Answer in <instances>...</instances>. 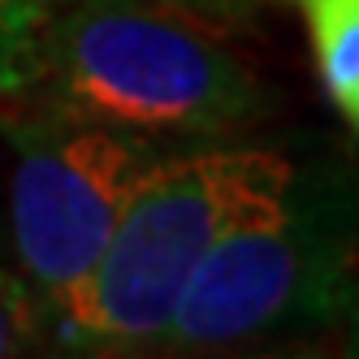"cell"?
<instances>
[{
    "label": "cell",
    "mask_w": 359,
    "mask_h": 359,
    "mask_svg": "<svg viewBox=\"0 0 359 359\" xmlns=\"http://www.w3.org/2000/svg\"><path fill=\"white\" fill-rule=\"evenodd\" d=\"M0 135L18 151L9 173L13 251L48 312L83 286L139 187L177 147L39 109H0Z\"/></svg>",
    "instance_id": "4"
},
{
    "label": "cell",
    "mask_w": 359,
    "mask_h": 359,
    "mask_svg": "<svg viewBox=\"0 0 359 359\" xmlns=\"http://www.w3.org/2000/svg\"><path fill=\"white\" fill-rule=\"evenodd\" d=\"M294 169L273 147H177L139 187L83 286L48 307V338L100 355L161 351L203 251L273 203Z\"/></svg>",
    "instance_id": "2"
},
{
    "label": "cell",
    "mask_w": 359,
    "mask_h": 359,
    "mask_svg": "<svg viewBox=\"0 0 359 359\" xmlns=\"http://www.w3.org/2000/svg\"><path fill=\"white\" fill-rule=\"evenodd\" d=\"M57 5H69V0H57ZM173 5H187V9H199V13H208L217 22H243L251 13L255 0H173Z\"/></svg>",
    "instance_id": "8"
},
{
    "label": "cell",
    "mask_w": 359,
    "mask_h": 359,
    "mask_svg": "<svg viewBox=\"0 0 359 359\" xmlns=\"http://www.w3.org/2000/svg\"><path fill=\"white\" fill-rule=\"evenodd\" d=\"M359 251V165H299L273 203L238 217L177 294L161 351H229L329 325Z\"/></svg>",
    "instance_id": "3"
},
{
    "label": "cell",
    "mask_w": 359,
    "mask_h": 359,
    "mask_svg": "<svg viewBox=\"0 0 359 359\" xmlns=\"http://www.w3.org/2000/svg\"><path fill=\"white\" fill-rule=\"evenodd\" d=\"M48 342V312L39 294L22 277L0 269V355L43 351Z\"/></svg>",
    "instance_id": "7"
},
{
    "label": "cell",
    "mask_w": 359,
    "mask_h": 359,
    "mask_svg": "<svg viewBox=\"0 0 359 359\" xmlns=\"http://www.w3.org/2000/svg\"><path fill=\"white\" fill-rule=\"evenodd\" d=\"M312 43L316 79L338 117L359 135V0H294Z\"/></svg>",
    "instance_id": "5"
},
{
    "label": "cell",
    "mask_w": 359,
    "mask_h": 359,
    "mask_svg": "<svg viewBox=\"0 0 359 359\" xmlns=\"http://www.w3.org/2000/svg\"><path fill=\"white\" fill-rule=\"evenodd\" d=\"M57 0H0V109H13L39 79L43 31Z\"/></svg>",
    "instance_id": "6"
},
{
    "label": "cell",
    "mask_w": 359,
    "mask_h": 359,
    "mask_svg": "<svg viewBox=\"0 0 359 359\" xmlns=\"http://www.w3.org/2000/svg\"><path fill=\"white\" fill-rule=\"evenodd\" d=\"M221 27L173 0H69L48 22L39 79L13 109L156 143L234 135L273 109V95Z\"/></svg>",
    "instance_id": "1"
},
{
    "label": "cell",
    "mask_w": 359,
    "mask_h": 359,
    "mask_svg": "<svg viewBox=\"0 0 359 359\" xmlns=\"http://www.w3.org/2000/svg\"><path fill=\"white\" fill-rule=\"evenodd\" d=\"M342 312H346V320H351V351H359V286H351V290H346Z\"/></svg>",
    "instance_id": "9"
}]
</instances>
